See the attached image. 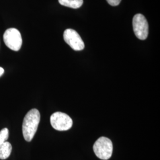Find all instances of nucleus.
Segmentation results:
<instances>
[{
    "label": "nucleus",
    "mask_w": 160,
    "mask_h": 160,
    "mask_svg": "<svg viewBox=\"0 0 160 160\" xmlns=\"http://www.w3.org/2000/svg\"><path fill=\"white\" fill-rule=\"evenodd\" d=\"M121 1L122 0H107L109 4L112 6H118L120 4Z\"/></svg>",
    "instance_id": "9d476101"
},
{
    "label": "nucleus",
    "mask_w": 160,
    "mask_h": 160,
    "mask_svg": "<svg viewBox=\"0 0 160 160\" xmlns=\"http://www.w3.org/2000/svg\"><path fill=\"white\" fill-rule=\"evenodd\" d=\"M50 122L53 129L59 131L69 130L71 129L73 123L72 119L68 114L59 112L52 114Z\"/></svg>",
    "instance_id": "7ed1b4c3"
},
{
    "label": "nucleus",
    "mask_w": 160,
    "mask_h": 160,
    "mask_svg": "<svg viewBox=\"0 0 160 160\" xmlns=\"http://www.w3.org/2000/svg\"><path fill=\"white\" fill-rule=\"evenodd\" d=\"M9 136V131L7 128H4L0 131V145L6 142Z\"/></svg>",
    "instance_id": "1a4fd4ad"
},
{
    "label": "nucleus",
    "mask_w": 160,
    "mask_h": 160,
    "mask_svg": "<svg viewBox=\"0 0 160 160\" xmlns=\"http://www.w3.org/2000/svg\"><path fill=\"white\" fill-rule=\"evenodd\" d=\"M61 5L77 9L81 7L83 4V0H58Z\"/></svg>",
    "instance_id": "6e6552de"
},
{
    "label": "nucleus",
    "mask_w": 160,
    "mask_h": 160,
    "mask_svg": "<svg viewBox=\"0 0 160 160\" xmlns=\"http://www.w3.org/2000/svg\"><path fill=\"white\" fill-rule=\"evenodd\" d=\"M133 29L135 34L140 40H145L148 35V23L144 16L137 14L133 18Z\"/></svg>",
    "instance_id": "39448f33"
},
{
    "label": "nucleus",
    "mask_w": 160,
    "mask_h": 160,
    "mask_svg": "<svg viewBox=\"0 0 160 160\" xmlns=\"http://www.w3.org/2000/svg\"><path fill=\"white\" fill-rule=\"evenodd\" d=\"M6 46L14 51H18L22 45V38L20 32L15 28L7 29L4 36Z\"/></svg>",
    "instance_id": "20e7f679"
},
{
    "label": "nucleus",
    "mask_w": 160,
    "mask_h": 160,
    "mask_svg": "<svg viewBox=\"0 0 160 160\" xmlns=\"http://www.w3.org/2000/svg\"><path fill=\"white\" fill-rule=\"evenodd\" d=\"M93 151L100 159L109 160L113 152L112 142L108 138H99L93 145Z\"/></svg>",
    "instance_id": "f03ea898"
},
{
    "label": "nucleus",
    "mask_w": 160,
    "mask_h": 160,
    "mask_svg": "<svg viewBox=\"0 0 160 160\" xmlns=\"http://www.w3.org/2000/svg\"><path fill=\"white\" fill-rule=\"evenodd\" d=\"M12 150L11 143L5 142L0 145V160H6L10 157Z\"/></svg>",
    "instance_id": "0eeeda50"
},
{
    "label": "nucleus",
    "mask_w": 160,
    "mask_h": 160,
    "mask_svg": "<svg viewBox=\"0 0 160 160\" xmlns=\"http://www.w3.org/2000/svg\"><path fill=\"white\" fill-rule=\"evenodd\" d=\"M4 72V69L1 67H0V77H1L2 75Z\"/></svg>",
    "instance_id": "9b49d317"
},
{
    "label": "nucleus",
    "mask_w": 160,
    "mask_h": 160,
    "mask_svg": "<svg viewBox=\"0 0 160 160\" xmlns=\"http://www.w3.org/2000/svg\"><path fill=\"white\" fill-rule=\"evenodd\" d=\"M40 114L38 110H30L23 120L22 131L24 139L30 142L34 137L40 122Z\"/></svg>",
    "instance_id": "f257e3e1"
},
{
    "label": "nucleus",
    "mask_w": 160,
    "mask_h": 160,
    "mask_svg": "<svg viewBox=\"0 0 160 160\" xmlns=\"http://www.w3.org/2000/svg\"><path fill=\"white\" fill-rule=\"evenodd\" d=\"M63 39L73 50L80 51L84 49V43L79 34L73 29H68L63 33Z\"/></svg>",
    "instance_id": "423d86ee"
}]
</instances>
